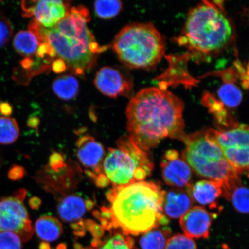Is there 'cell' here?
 Masks as SVG:
<instances>
[{
  "label": "cell",
  "mask_w": 249,
  "mask_h": 249,
  "mask_svg": "<svg viewBox=\"0 0 249 249\" xmlns=\"http://www.w3.org/2000/svg\"><path fill=\"white\" fill-rule=\"evenodd\" d=\"M64 159L60 154L55 153L52 155L50 160V165L52 169H61L64 166Z\"/></svg>",
  "instance_id": "31"
},
{
  "label": "cell",
  "mask_w": 249,
  "mask_h": 249,
  "mask_svg": "<svg viewBox=\"0 0 249 249\" xmlns=\"http://www.w3.org/2000/svg\"><path fill=\"white\" fill-rule=\"evenodd\" d=\"M23 242L17 233L0 232V249H22Z\"/></svg>",
  "instance_id": "29"
},
{
  "label": "cell",
  "mask_w": 249,
  "mask_h": 249,
  "mask_svg": "<svg viewBox=\"0 0 249 249\" xmlns=\"http://www.w3.org/2000/svg\"><path fill=\"white\" fill-rule=\"evenodd\" d=\"M94 84L103 94L114 98L130 96L133 87L132 79L128 74L111 67H104L98 71Z\"/></svg>",
  "instance_id": "11"
},
{
  "label": "cell",
  "mask_w": 249,
  "mask_h": 249,
  "mask_svg": "<svg viewBox=\"0 0 249 249\" xmlns=\"http://www.w3.org/2000/svg\"><path fill=\"white\" fill-rule=\"evenodd\" d=\"M203 101L204 104L207 106L220 125L225 126L227 129L238 124L229 116L222 102H217L216 99L210 95L209 93H207L204 95Z\"/></svg>",
  "instance_id": "23"
},
{
  "label": "cell",
  "mask_w": 249,
  "mask_h": 249,
  "mask_svg": "<svg viewBox=\"0 0 249 249\" xmlns=\"http://www.w3.org/2000/svg\"><path fill=\"white\" fill-rule=\"evenodd\" d=\"M164 249H197V248L192 238L185 235L177 234L168 239Z\"/></svg>",
  "instance_id": "28"
},
{
  "label": "cell",
  "mask_w": 249,
  "mask_h": 249,
  "mask_svg": "<svg viewBox=\"0 0 249 249\" xmlns=\"http://www.w3.org/2000/svg\"><path fill=\"white\" fill-rule=\"evenodd\" d=\"M171 231L169 227L160 226L142 233L140 239L142 249H164Z\"/></svg>",
  "instance_id": "21"
},
{
  "label": "cell",
  "mask_w": 249,
  "mask_h": 249,
  "mask_svg": "<svg viewBox=\"0 0 249 249\" xmlns=\"http://www.w3.org/2000/svg\"><path fill=\"white\" fill-rule=\"evenodd\" d=\"M40 249H51V247L47 243L43 242L42 244H40Z\"/></svg>",
  "instance_id": "37"
},
{
  "label": "cell",
  "mask_w": 249,
  "mask_h": 249,
  "mask_svg": "<svg viewBox=\"0 0 249 249\" xmlns=\"http://www.w3.org/2000/svg\"><path fill=\"white\" fill-rule=\"evenodd\" d=\"M161 174L165 183L177 189L191 186L192 170L178 152L174 149L166 152L161 163Z\"/></svg>",
  "instance_id": "12"
},
{
  "label": "cell",
  "mask_w": 249,
  "mask_h": 249,
  "mask_svg": "<svg viewBox=\"0 0 249 249\" xmlns=\"http://www.w3.org/2000/svg\"><path fill=\"white\" fill-rule=\"evenodd\" d=\"M13 29L8 18L0 13V48L5 46L10 40Z\"/></svg>",
  "instance_id": "30"
},
{
  "label": "cell",
  "mask_w": 249,
  "mask_h": 249,
  "mask_svg": "<svg viewBox=\"0 0 249 249\" xmlns=\"http://www.w3.org/2000/svg\"><path fill=\"white\" fill-rule=\"evenodd\" d=\"M182 141L185 144L183 160L198 175L219 183L227 200L231 190L241 181L219 147L208 141L203 132L186 135Z\"/></svg>",
  "instance_id": "6"
},
{
  "label": "cell",
  "mask_w": 249,
  "mask_h": 249,
  "mask_svg": "<svg viewBox=\"0 0 249 249\" xmlns=\"http://www.w3.org/2000/svg\"><path fill=\"white\" fill-rule=\"evenodd\" d=\"M25 190H20L14 196L0 199V232L17 233L23 242L29 240L33 235V228L29 214L23 201Z\"/></svg>",
  "instance_id": "9"
},
{
  "label": "cell",
  "mask_w": 249,
  "mask_h": 249,
  "mask_svg": "<svg viewBox=\"0 0 249 249\" xmlns=\"http://www.w3.org/2000/svg\"><path fill=\"white\" fill-rule=\"evenodd\" d=\"M20 130L14 118L0 117V144L14 143L19 136Z\"/></svg>",
  "instance_id": "25"
},
{
  "label": "cell",
  "mask_w": 249,
  "mask_h": 249,
  "mask_svg": "<svg viewBox=\"0 0 249 249\" xmlns=\"http://www.w3.org/2000/svg\"><path fill=\"white\" fill-rule=\"evenodd\" d=\"M66 65L65 62L60 60V59H57V60H54L52 62V69L57 73H61L67 69Z\"/></svg>",
  "instance_id": "33"
},
{
  "label": "cell",
  "mask_w": 249,
  "mask_h": 249,
  "mask_svg": "<svg viewBox=\"0 0 249 249\" xmlns=\"http://www.w3.org/2000/svg\"><path fill=\"white\" fill-rule=\"evenodd\" d=\"M194 200L188 191L179 189L165 192L163 212L173 219L181 217L192 207Z\"/></svg>",
  "instance_id": "15"
},
{
  "label": "cell",
  "mask_w": 249,
  "mask_h": 249,
  "mask_svg": "<svg viewBox=\"0 0 249 249\" xmlns=\"http://www.w3.org/2000/svg\"><path fill=\"white\" fill-rule=\"evenodd\" d=\"M40 204H41V201H40L38 198L34 197L31 198L30 200V206L32 207V208H34V209L38 208Z\"/></svg>",
  "instance_id": "36"
},
{
  "label": "cell",
  "mask_w": 249,
  "mask_h": 249,
  "mask_svg": "<svg viewBox=\"0 0 249 249\" xmlns=\"http://www.w3.org/2000/svg\"><path fill=\"white\" fill-rule=\"evenodd\" d=\"M208 141L217 146L236 173H248L249 126L244 124L226 129H210L205 132Z\"/></svg>",
  "instance_id": "8"
},
{
  "label": "cell",
  "mask_w": 249,
  "mask_h": 249,
  "mask_svg": "<svg viewBox=\"0 0 249 249\" xmlns=\"http://www.w3.org/2000/svg\"><path fill=\"white\" fill-rule=\"evenodd\" d=\"M40 43L38 37L30 30L19 31L16 34L14 39L15 51L25 58L35 55Z\"/></svg>",
  "instance_id": "20"
},
{
  "label": "cell",
  "mask_w": 249,
  "mask_h": 249,
  "mask_svg": "<svg viewBox=\"0 0 249 249\" xmlns=\"http://www.w3.org/2000/svg\"><path fill=\"white\" fill-rule=\"evenodd\" d=\"M96 183H97V185L99 186L105 187L109 185L110 182L108 181V180L107 179V177L104 175V174H99L97 177H96Z\"/></svg>",
  "instance_id": "35"
},
{
  "label": "cell",
  "mask_w": 249,
  "mask_h": 249,
  "mask_svg": "<svg viewBox=\"0 0 249 249\" xmlns=\"http://www.w3.org/2000/svg\"><path fill=\"white\" fill-rule=\"evenodd\" d=\"M123 3L117 0L97 1L95 2L94 8L96 15L104 19H110L119 14L123 8Z\"/></svg>",
  "instance_id": "27"
},
{
  "label": "cell",
  "mask_w": 249,
  "mask_h": 249,
  "mask_svg": "<svg viewBox=\"0 0 249 249\" xmlns=\"http://www.w3.org/2000/svg\"><path fill=\"white\" fill-rule=\"evenodd\" d=\"M23 16L34 17L40 26L52 28L66 17L70 10V2L63 1H24Z\"/></svg>",
  "instance_id": "10"
},
{
  "label": "cell",
  "mask_w": 249,
  "mask_h": 249,
  "mask_svg": "<svg viewBox=\"0 0 249 249\" xmlns=\"http://www.w3.org/2000/svg\"><path fill=\"white\" fill-rule=\"evenodd\" d=\"M90 19L88 9L80 5L71 8L66 17L54 27L48 29L33 20L29 30L36 34L40 43L52 47L71 72L84 75L95 66L99 54L105 48L99 46L89 30L87 23Z\"/></svg>",
  "instance_id": "2"
},
{
  "label": "cell",
  "mask_w": 249,
  "mask_h": 249,
  "mask_svg": "<svg viewBox=\"0 0 249 249\" xmlns=\"http://www.w3.org/2000/svg\"><path fill=\"white\" fill-rule=\"evenodd\" d=\"M113 48L120 61L133 69H149L162 59L165 40L152 23H134L123 28L115 38Z\"/></svg>",
  "instance_id": "5"
},
{
  "label": "cell",
  "mask_w": 249,
  "mask_h": 249,
  "mask_svg": "<svg viewBox=\"0 0 249 249\" xmlns=\"http://www.w3.org/2000/svg\"><path fill=\"white\" fill-rule=\"evenodd\" d=\"M52 89L58 98L69 101L77 95L79 85L75 77L67 74L57 78L53 83Z\"/></svg>",
  "instance_id": "22"
},
{
  "label": "cell",
  "mask_w": 249,
  "mask_h": 249,
  "mask_svg": "<svg viewBox=\"0 0 249 249\" xmlns=\"http://www.w3.org/2000/svg\"><path fill=\"white\" fill-rule=\"evenodd\" d=\"M217 94L222 104L229 107H238L242 101L241 90L232 83L224 84L218 90Z\"/></svg>",
  "instance_id": "24"
},
{
  "label": "cell",
  "mask_w": 249,
  "mask_h": 249,
  "mask_svg": "<svg viewBox=\"0 0 249 249\" xmlns=\"http://www.w3.org/2000/svg\"><path fill=\"white\" fill-rule=\"evenodd\" d=\"M193 200L203 205L213 207L215 201L222 194V187L219 183L210 180H202L188 188Z\"/></svg>",
  "instance_id": "16"
},
{
  "label": "cell",
  "mask_w": 249,
  "mask_h": 249,
  "mask_svg": "<svg viewBox=\"0 0 249 249\" xmlns=\"http://www.w3.org/2000/svg\"><path fill=\"white\" fill-rule=\"evenodd\" d=\"M117 148H109L102 171L114 187L141 182L151 175L154 165L147 151L140 148L129 136L118 140Z\"/></svg>",
  "instance_id": "7"
},
{
  "label": "cell",
  "mask_w": 249,
  "mask_h": 249,
  "mask_svg": "<svg viewBox=\"0 0 249 249\" xmlns=\"http://www.w3.org/2000/svg\"><path fill=\"white\" fill-rule=\"evenodd\" d=\"M89 249H138L133 238L123 232L113 231L105 240L94 239Z\"/></svg>",
  "instance_id": "19"
},
{
  "label": "cell",
  "mask_w": 249,
  "mask_h": 249,
  "mask_svg": "<svg viewBox=\"0 0 249 249\" xmlns=\"http://www.w3.org/2000/svg\"><path fill=\"white\" fill-rule=\"evenodd\" d=\"M13 111L11 105L8 102H2L0 103V114L4 117L11 116Z\"/></svg>",
  "instance_id": "34"
},
{
  "label": "cell",
  "mask_w": 249,
  "mask_h": 249,
  "mask_svg": "<svg viewBox=\"0 0 249 249\" xmlns=\"http://www.w3.org/2000/svg\"><path fill=\"white\" fill-rule=\"evenodd\" d=\"M227 200H231L233 207L239 213H249V191L241 182L235 185L230 192Z\"/></svg>",
  "instance_id": "26"
},
{
  "label": "cell",
  "mask_w": 249,
  "mask_h": 249,
  "mask_svg": "<svg viewBox=\"0 0 249 249\" xmlns=\"http://www.w3.org/2000/svg\"><path fill=\"white\" fill-rule=\"evenodd\" d=\"M76 155L84 166L93 171V176L101 174L105 151L103 145L92 137L84 136L77 140Z\"/></svg>",
  "instance_id": "14"
},
{
  "label": "cell",
  "mask_w": 249,
  "mask_h": 249,
  "mask_svg": "<svg viewBox=\"0 0 249 249\" xmlns=\"http://www.w3.org/2000/svg\"><path fill=\"white\" fill-rule=\"evenodd\" d=\"M164 194L153 182L114 187L107 194L111 203V230L138 235L167 226L169 220L163 213Z\"/></svg>",
  "instance_id": "3"
},
{
  "label": "cell",
  "mask_w": 249,
  "mask_h": 249,
  "mask_svg": "<svg viewBox=\"0 0 249 249\" xmlns=\"http://www.w3.org/2000/svg\"><path fill=\"white\" fill-rule=\"evenodd\" d=\"M87 202L77 195H70L61 199L57 206L61 219L64 222H78L85 214Z\"/></svg>",
  "instance_id": "17"
},
{
  "label": "cell",
  "mask_w": 249,
  "mask_h": 249,
  "mask_svg": "<svg viewBox=\"0 0 249 249\" xmlns=\"http://www.w3.org/2000/svg\"><path fill=\"white\" fill-rule=\"evenodd\" d=\"M37 236L43 241L51 242L60 238L63 229L61 222L57 218L44 216L39 218L35 225Z\"/></svg>",
  "instance_id": "18"
},
{
  "label": "cell",
  "mask_w": 249,
  "mask_h": 249,
  "mask_svg": "<svg viewBox=\"0 0 249 249\" xmlns=\"http://www.w3.org/2000/svg\"><path fill=\"white\" fill-rule=\"evenodd\" d=\"M23 176V168L18 166L12 167L8 173L9 178L12 180L20 179Z\"/></svg>",
  "instance_id": "32"
},
{
  "label": "cell",
  "mask_w": 249,
  "mask_h": 249,
  "mask_svg": "<svg viewBox=\"0 0 249 249\" xmlns=\"http://www.w3.org/2000/svg\"><path fill=\"white\" fill-rule=\"evenodd\" d=\"M235 35L233 23L222 7L204 1L189 11L177 42L194 53L211 55L231 45Z\"/></svg>",
  "instance_id": "4"
},
{
  "label": "cell",
  "mask_w": 249,
  "mask_h": 249,
  "mask_svg": "<svg viewBox=\"0 0 249 249\" xmlns=\"http://www.w3.org/2000/svg\"><path fill=\"white\" fill-rule=\"evenodd\" d=\"M183 110L181 99L166 89L153 87L140 90L126 110L129 138L145 151L166 138L182 141L186 135Z\"/></svg>",
  "instance_id": "1"
},
{
  "label": "cell",
  "mask_w": 249,
  "mask_h": 249,
  "mask_svg": "<svg viewBox=\"0 0 249 249\" xmlns=\"http://www.w3.org/2000/svg\"><path fill=\"white\" fill-rule=\"evenodd\" d=\"M216 216L203 207L195 206L180 217V225L188 237L206 239L210 235L211 223Z\"/></svg>",
  "instance_id": "13"
}]
</instances>
